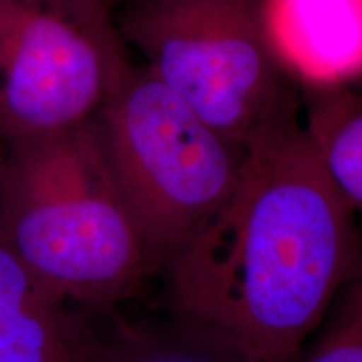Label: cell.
<instances>
[{"instance_id": "obj_1", "label": "cell", "mask_w": 362, "mask_h": 362, "mask_svg": "<svg viewBox=\"0 0 362 362\" xmlns=\"http://www.w3.org/2000/svg\"><path fill=\"white\" fill-rule=\"evenodd\" d=\"M356 215L302 119L272 131L223 210L161 267L166 310L259 362H296L359 267Z\"/></svg>"}, {"instance_id": "obj_2", "label": "cell", "mask_w": 362, "mask_h": 362, "mask_svg": "<svg viewBox=\"0 0 362 362\" xmlns=\"http://www.w3.org/2000/svg\"><path fill=\"white\" fill-rule=\"evenodd\" d=\"M0 232L49 291L90 314L156 274L94 121L2 146Z\"/></svg>"}, {"instance_id": "obj_3", "label": "cell", "mask_w": 362, "mask_h": 362, "mask_svg": "<svg viewBox=\"0 0 362 362\" xmlns=\"http://www.w3.org/2000/svg\"><path fill=\"white\" fill-rule=\"evenodd\" d=\"M115 17L139 64L230 141L248 148L302 119L267 0H123Z\"/></svg>"}, {"instance_id": "obj_4", "label": "cell", "mask_w": 362, "mask_h": 362, "mask_svg": "<svg viewBox=\"0 0 362 362\" xmlns=\"http://www.w3.org/2000/svg\"><path fill=\"white\" fill-rule=\"evenodd\" d=\"M94 124L160 274L230 202L247 148L203 123L141 64L133 66Z\"/></svg>"}, {"instance_id": "obj_5", "label": "cell", "mask_w": 362, "mask_h": 362, "mask_svg": "<svg viewBox=\"0 0 362 362\" xmlns=\"http://www.w3.org/2000/svg\"><path fill=\"white\" fill-rule=\"evenodd\" d=\"M112 0H0V146L88 124L133 69Z\"/></svg>"}, {"instance_id": "obj_6", "label": "cell", "mask_w": 362, "mask_h": 362, "mask_svg": "<svg viewBox=\"0 0 362 362\" xmlns=\"http://www.w3.org/2000/svg\"><path fill=\"white\" fill-rule=\"evenodd\" d=\"M267 11L300 84L342 83L362 71V0H267Z\"/></svg>"}, {"instance_id": "obj_7", "label": "cell", "mask_w": 362, "mask_h": 362, "mask_svg": "<svg viewBox=\"0 0 362 362\" xmlns=\"http://www.w3.org/2000/svg\"><path fill=\"white\" fill-rule=\"evenodd\" d=\"M86 312L49 291L0 232V362H74Z\"/></svg>"}, {"instance_id": "obj_8", "label": "cell", "mask_w": 362, "mask_h": 362, "mask_svg": "<svg viewBox=\"0 0 362 362\" xmlns=\"http://www.w3.org/2000/svg\"><path fill=\"white\" fill-rule=\"evenodd\" d=\"M74 362H259L214 330L168 314L128 320L112 312L86 315Z\"/></svg>"}, {"instance_id": "obj_9", "label": "cell", "mask_w": 362, "mask_h": 362, "mask_svg": "<svg viewBox=\"0 0 362 362\" xmlns=\"http://www.w3.org/2000/svg\"><path fill=\"white\" fill-rule=\"evenodd\" d=\"M302 86V124L329 178L362 215V89L352 81Z\"/></svg>"}, {"instance_id": "obj_10", "label": "cell", "mask_w": 362, "mask_h": 362, "mask_svg": "<svg viewBox=\"0 0 362 362\" xmlns=\"http://www.w3.org/2000/svg\"><path fill=\"white\" fill-rule=\"evenodd\" d=\"M296 362H362V304L356 293L327 336Z\"/></svg>"}, {"instance_id": "obj_11", "label": "cell", "mask_w": 362, "mask_h": 362, "mask_svg": "<svg viewBox=\"0 0 362 362\" xmlns=\"http://www.w3.org/2000/svg\"><path fill=\"white\" fill-rule=\"evenodd\" d=\"M356 296H357V298H359V302L362 304V287L357 288V291H356Z\"/></svg>"}, {"instance_id": "obj_12", "label": "cell", "mask_w": 362, "mask_h": 362, "mask_svg": "<svg viewBox=\"0 0 362 362\" xmlns=\"http://www.w3.org/2000/svg\"><path fill=\"white\" fill-rule=\"evenodd\" d=\"M112 2H115V4H119V2H123V0H112Z\"/></svg>"}, {"instance_id": "obj_13", "label": "cell", "mask_w": 362, "mask_h": 362, "mask_svg": "<svg viewBox=\"0 0 362 362\" xmlns=\"http://www.w3.org/2000/svg\"><path fill=\"white\" fill-rule=\"evenodd\" d=\"M0 155H2V146H0Z\"/></svg>"}]
</instances>
